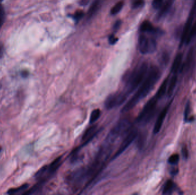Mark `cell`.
I'll use <instances>...</instances> for the list:
<instances>
[{
	"label": "cell",
	"instance_id": "7",
	"mask_svg": "<svg viewBox=\"0 0 196 195\" xmlns=\"http://www.w3.org/2000/svg\"><path fill=\"white\" fill-rule=\"evenodd\" d=\"M137 136V130L135 128H132L131 129L124 137L121 143V144L120 145L118 148V151L114 154V156H113V160L117 159L121 155H122V153L125 151L130 145L133 143L134 141L135 140Z\"/></svg>",
	"mask_w": 196,
	"mask_h": 195
},
{
	"label": "cell",
	"instance_id": "17",
	"mask_svg": "<svg viewBox=\"0 0 196 195\" xmlns=\"http://www.w3.org/2000/svg\"><path fill=\"white\" fill-rule=\"evenodd\" d=\"M174 188V184L172 180H168L164 186L162 193L164 195H170L172 193Z\"/></svg>",
	"mask_w": 196,
	"mask_h": 195
},
{
	"label": "cell",
	"instance_id": "19",
	"mask_svg": "<svg viewBox=\"0 0 196 195\" xmlns=\"http://www.w3.org/2000/svg\"><path fill=\"white\" fill-rule=\"evenodd\" d=\"M29 187V184H24L23 185H21L19 187L12 188L9 190H8V193L9 195H13V194H17L21 192L24 191L26 189H27Z\"/></svg>",
	"mask_w": 196,
	"mask_h": 195
},
{
	"label": "cell",
	"instance_id": "27",
	"mask_svg": "<svg viewBox=\"0 0 196 195\" xmlns=\"http://www.w3.org/2000/svg\"><path fill=\"white\" fill-rule=\"evenodd\" d=\"M179 161V155L177 154H173L170 156L168 160L169 163L170 164H176Z\"/></svg>",
	"mask_w": 196,
	"mask_h": 195
},
{
	"label": "cell",
	"instance_id": "26",
	"mask_svg": "<svg viewBox=\"0 0 196 195\" xmlns=\"http://www.w3.org/2000/svg\"><path fill=\"white\" fill-rule=\"evenodd\" d=\"M84 16V13L82 10H78L75 13L74 15L72 16V19L76 22H78L79 21L81 20Z\"/></svg>",
	"mask_w": 196,
	"mask_h": 195
},
{
	"label": "cell",
	"instance_id": "8",
	"mask_svg": "<svg viewBox=\"0 0 196 195\" xmlns=\"http://www.w3.org/2000/svg\"><path fill=\"white\" fill-rule=\"evenodd\" d=\"M196 13V0L194 2V4L193 5L192 8L190 12L188 20L186 21V23L185 25L183 31L182 33L181 37L180 44V47H182L186 43V41L188 38L189 31H190L192 27L193 20L194 19V16H195Z\"/></svg>",
	"mask_w": 196,
	"mask_h": 195
},
{
	"label": "cell",
	"instance_id": "11",
	"mask_svg": "<svg viewBox=\"0 0 196 195\" xmlns=\"http://www.w3.org/2000/svg\"><path fill=\"white\" fill-rule=\"evenodd\" d=\"M62 163V156H59L55 160H53L49 165H47V171L45 173V177L47 179L49 177L53 175L60 167Z\"/></svg>",
	"mask_w": 196,
	"mask_h": 195
},
{
	"label": "cell",
	"instance_id": "18",
	"mask_svg": "<svg viewBox=\"0 0 196 195\" xmlns=\"http://www.w3.org/2000/svg\"><path fill=\"white\" fill-rule=\"evenodd\" d=\"M100 5V0H95L91 5L89 11L88 12V17L91 18L98 11Z\"/></svg>",
	"mask_w": 196,
	"mask_h": 195
},
{
	"label": "cell",
	"instance_id": "9",
	"mask_svg": "<svg viewBox=\"0 0 196 195\" xmlns=\"http://www.w3.org/2000/svg\"><path fill=\"white\" fill-rule=\"evenodd\" d=\"M100 130L98 129L97 125H94L88 128L86 131L84 135H83L82 140L83 143L82 145L79 147L80 148L82 147H83L84 145L88 144L93 139H94L95 137L98 135V133L99 132Z\"/></svg>",
	"mask_w": 196,
	"mask_h": 195
},
{
	"label": "cell",
	"instance_id": "35",
	"mask_svg": "<svg viewBox=\"0 0 196 195\" xmlns=\"http://www.w3.org/2000/svg\"><path fill=\"white\" fill-rule=\"evenodd\" d=\"M1 148H0V152H1Z\"/></svg>",
	"mask_w": 196,
	"mask_h": 195
},
{
	"label": "cell",
	"instance_id": "4",
	"mask_svg": "<svg viewBox=\"0 0 196 195\" xmlns=\"http://www.w3.org/2000/svg\"><path fill=\"white\" fill-rule=\"evenodd\" d=\"M158 100L155 96L146 102L137 118L138 123L145 124L152 118L156 112Z\"/></svg>",
	"mask_w": 196,
	"mask_h": 195
},
{
	"label": "cell",
	"instance_id": "24",
	"mask_svg": "<svg viewBox=\"0 0 196 195\" xmlns=\"http://www.w3.org/2000/svg\"><path fill=\"white\" fill-rule=\"evenodd\" d=\"M190 105L189 102H187L186 106H185V109L184 112V120L185 121H188L190 120V117H189V114H190ZM191 119V118H190ZM192 120V119H191Z\"/></svg>",
	"mask_w": 196,
	"mask_h": 195
},
{
	"label": "cell",
	"instance_id": "1",
	"mask_svg": "<svg viewBox=\"0 0 196 195\" xmlns=\"http://www.w3.org/2000/svg\"><path fill=\"white\" fill-rule=\"evenodd\" d=\"M161 74V71L158 67L156 66L150 67L144 80L138 88V89L133 96L122 108L121 112L126 113L133 109L134 107L137 106L139 102L146 98L160 80Z\"/></svg>",
	"mask_w": 196,
	"mask_h": 195
},
{
	"label": "cell",
	"instance_id": "16",
	"mask_svg": "<svg viewBox=\"0 0 196 195\" xmlns=\"http://www.w3.org/2000/svg\"><path fill=\"white\" fill-rule=\"evenodd\" d=\"M178 81V76L177 74H173L172 78L169 81L168 90H167V94L168 97H171L172 96L173 92L176 88L177 83Z\"/></svg>",
	"mask_w": 196,
	"mask_h": 195
},
{
	"label": "cell",
	"instance_id": "28",
	"mask_svg": "<svg viewBox=\"0 0 196 195\" xmlns=\"http://www.w3.org/2000/svg\"><path fill=\"white\" fill-rule=\"evenodd\" d=\"M144 5V0H134L132 2V8L133 9L140 8Z\"/></svg>",
	"mask_w": 196,
	"mask_h": 195
},
{
	"label": "cell",
	"instance_id": "2",
	"mask_svg": "<svg viewBox=\"0 0 196 195\" xmlns=\"http://www.w3.org/2000/svg\"><path fill=\"white\" fill-rule=\"evenodd\" d=\"M149 70L147 63H143L130 73L126 81L125 90L129 94L133 93L143 82Z\"/></svg>",
	"mask_w": 196,
	"mask_h": 195
},
{
	"label": "cell",
	"instance_id": "6",
	"mask_svg": "<svg viewBox=\"0 0 196 195\" xmlns=\"http://www.w3.org/2000/svg\"><path fill=\"white\" fill-rule=\"evenodd\" d=\"M129 96V94L125 90L110 94L106 98L104 102L105 108L110 110L118 107L125 102Z\"/></svg>",
	"mask_w": 196,
	"mask_h": 195
},
{
	"label": "cell",
	"instance_id": "10",
	"mask_svg": "<svg viewBox=\"0 0 196 195\" xmlns=\"http://www.w3.org/2000/svg\"><path fill=\"white\" fill-rule=\"evenodd\" d=\"M139 31L142 33H149L155 35H161L163 33V31L161 29L154 27L153 24L147 20H146L141 23Z\"/></svg>",
	"mask_w": 196,
	"mask_h": 195
},
{
	"label": "cell",
	"instance_id": "5",
	"mask_svg": "<svg viewBox=\"0 0 196 195\" xmlns=\"http://www.w3.org/2000/svg\"><path fill=\"white\" fill-rule=\"evenodd\" d=\"M157 47V41L154 37H149L143 34L139 36L138 48L142 54L153 53L156 51Z\"/></svg>",
	"mask_w": 196,
	"mask_h": 195
},
{
	"label": "cell",
	"instance_id": "21",
	"mask_svg": "<svg viewBox=\"0 0 196 195\" xmlns=\"http://www.w3.org/2000/svg\"><path fill=\"white\" fill-rule=\"evenodd\" d=\"M196 36V21L194 23H193L192 27L190 29V31H189L188 38L186 41L185 44H189L190 43V42L191 41V40L193 38H194V37Z\"/></svg>",
	"mask_w": 196,
	"mask_h": 195
},
{
	"label": "cell",
	"instance_id": "3",
	"mask_svg": "<svg viewBox=\"0 0 196 195\" xmlns=\"http://www.w3.org/2000/svg\"><path fill=\"white\" fill-rule=\"evenodd\" d=\"M131 126V122L127 119H123L119 121L109 133L104 142L114 145V143L119 138L125 136L127 133L132 129Z\"/></svg>",
	"mask_w": 196,
	"mask_h": 195
},
{
	"label": "cell",
	"instance_id": "13",
	"mask_svg": "<svg viewBox=\"0 0 196 195\" xmlns=\"http://www.w3.org/2000/svg\"><path fill=\"white\" fill-rule=\"evenodd\" d=\"M173 2L174 0H167L166 1H165V3L160 8V10L157 14V19L161 20L166 16V15L168 13L171 9Z\"/></svg>",
	"mask_w": 196,
	"mask_h": 195
},
{
	"label": "cell",
	"instance_id": "34",
	"mask_svg": "<svg viewBox=\"0 0 196 195\" xmlns=\"http://www.w3.org/2000/svg\"><path fill=\"white\" fill-rule=\"evenodd\" d=\"M28 74H29V73H28L27 70H23L21 72V76L23 77H28Z\"/></svg>",
	"mask_w": 196,
	"mask_h": 195
},
{
	"label": "cell",
	"instance_id": "20",
	"mask_svg": "<svg viewBox=\"0 0 196 195\" xmlns=\"http://www.w3.org/2000/svg\"><path fill=\"white\" fill-rule=\"evenodd\" d=\"M101 115V111L99 109H95L91 113L90 123L94 124L98 120Z\"/></svg>",
	"mask_w": 196,
	"mask_h": 195
},
{
	"label": "cell",
	"instance_id": "25",
	"mask_svg": "<svg viewBox=\"0 0 196 195\" xmlns=\"http://www.w3.org/2000/svg\"><path fill=\"white\" fill-rule=\"evenodd\" d=\"M166 0H153L152 6L155 9H160L161 6L164 4Z\"/></svg>",
	"mask_w": 196,
	"mask_h": 195
},
{
	"label": "cell",
	"instance_id": "30",
	"mask_svg": "<svg viewBox=\"0 0 196 195\" xmlns=\"http://www.w3.org/2000/svg\"><path fill=\"white\" fill-rule=\"evenodd\" d=\"M169 60V55L167 53H164L162 55V61L164 64H166Z\"/></svg>",
	"mask_w": 196,
	"mask_h": 195
},
{
	"label": "cell",
	"instance_id": "15",
	"mask_svg": "<svg viewBox=\"0 0 196 195\" xmlns=\"http://www.w3.org/2000/svg\"><path fill=\"white\" fill-rule=\"evenodd\" d=\"M169 81V77L165 78L164 81L162 83L160 88L158 89V90L157 91V93L156 94V98L158 100H160V99H161V98H163L164 96L165 93L167 92Z\"/></svg>",
	"mask_w": 196,
	"mask_h": 195
},
{
	"label": "cell",
	"instance_id": "14",
	"mask_svg": "<svg viewBox=\"0 0 196 195\" xmlns=\"http://www.w3.org/2000/svg\"><path fill=\"white\" fill-rule=\"evenodd\" d=\"M182 59L183 55L181 53H179L176 56L171 68V72L173 74H177L178 70L181 69L182 63Z\"/></svg>",
	"mask_w": 196,
	"mask_h": 195
},
{
	"label": "cell",
	"instance_id": "33",
	"mask_svg": "<svg viewBox=\"0 0 196 195\" xmlns=\"http://www.w3.org/2000/svg\"><path fill=\"white\" fill-rule=\"evenodd\" d=\"M3 54H4V47L1 44H0V58L3 56Z\"/></svg>",
	"mask_w": 196,
	"mask_h": 195
},
{
	"label": "cell",
	"instance_id": "22",
	"mask_svg": "<svg viewBox=\"0 0 196 195\" xmlns=\"http://www.w3.org/2000/svg\"><path fill=\"white\" fill-rule=\"evenodd\" d=\"M124 2L123 1H119L117 4H115L113 6V8L111 10V14L112 15H115L118 14L119 12L122 10V8L123 7Z\"/></svg>",
	"mask_w": 196,
	"mask_h": 195
},
{
	"label": "cell",
	"instance_id": "23",
	"mask_svg": "<svg viewBox=\"0 0 196 195\" xmlns=\"http://www.w3.org/2000/svg\"><path fill=\"white\" fill-rule=\"evenodd\" d=\"M5 19V12L4 6L1 4V0H0V29L2 27Z\"/></svg>",
	"mask_w": 196,
	"mask_h": 195
},
{
	"label": "cell",
	"instance_id": "32",
	"mask_svg": "<svg viewBox=\"0 0 196 195\" xmlns=\"http://www.w3.org/2000/svg\"><path fill=\"white\" fill-rule=\"evenodd\" d=\"M182 156H184V157L185 159H186L188 157V151L186 147L182 148Z\"/></svg>",
	"mask_w": 196,
	"mask_h": 195
},
{
	"label": "cell",
	"instance_id": "12",
	"mask_svg": "<svg viewBox=\"0 0 196 195\" xmlns=\"http://www.w3.org/2000/svg\"><path fill=\"white\" fill-rule=\"evenodd\" d=\"M169 106H166L164 109L161 111V113L159 114L158 117L157 118L156 122L155 123L154 127L153 129V133L154 134H157L160 131L161 128L163 125L164 121L165 120V117L166 116L168 110H169Z\"/></svg>",
	"mask_w": 196,
	"mask_h": 195
},
{
	"label": "cell",
	"instance_id": "31",
	"mask_svg": "<svg viewBox=\"0 0 196 195\" xmlns=\"http://www.w3.org/2000/svg\"><path fill=\"white\" fill-rule=\"evenodd\" d=\"M121 23H122V22L121 20H118L115 22V23L114 25V27H113V29L115 31H117L119 29V27L121 25Z\"/></svg>",
	"mask_w": 196,
	"mask_h": 195
},
{
	"label": "cell",
	"instance_id": "29",
	"mask_svg": "<svg viewBox=\"0 0 196 195\" xmlns=\"http://www.w3.org/2000/svg\"><path fill=\"white\" fill-rule=\"evenodd\" d=\"M118 40V38L114 34L111 35L109 37V41L111 45H114L116 43H117Z\"/></svg>",
	"mask_w": 196,
	"mask_h": 195
}]
</instances>
